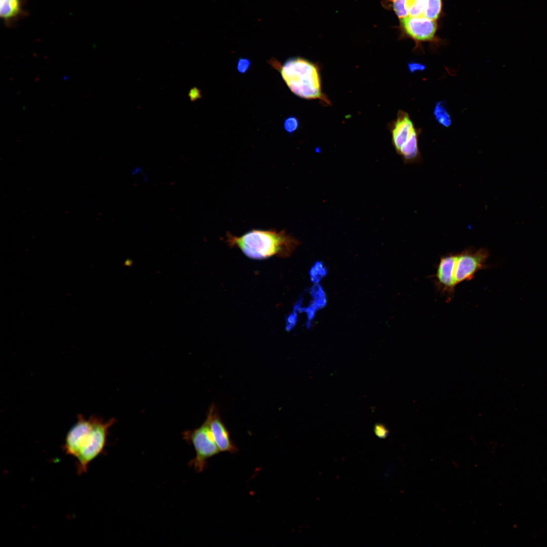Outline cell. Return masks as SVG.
Returning <instances> with one entry per match:
<instances>
[{
	"label": "cell",
	"mask_w": 547,
	"mask_h": 547,
	"mask_svg": "<svg viewBox=\"0 0 547 547\" xmlns=\"http://www.w3.org/2000/svg\"><path fill=\"white\" fill-rule=\"evenodd\" d=\"M114 418L104 420L95 415L86 417L80 414L66 435L63 449L76 459L77 474L87 472L90 463L104 450L109 430Z\"/></svg>",
	"instance_id": "cell-1"
},
{
	"label": "cell",
	"mask_w": 547,
	"mask_h": 547,
	"mask_svg": "<svg viewBox=\"0 0 547 547\" xmlns=\"http://www.w3.org/2000/svg\"><path fill=\"white\" fill-rule=\"evenodd\" d=\"M225 242L230 247L240 249L245 255L254 259H263L273 256L288 257L295 251L300 242L284 230H251L238 237L227 232Z\"/></svg>",
	"instance_id": "cell-2"
},
{
	"label": "cell",
	"mask_w": 547,
	"mask_h": 547,
	"mask_svg": "<svg viewBox=\"0 0 547 547\" xmlns=\"http://www.w3.org/2000/svg\"><path fill=\"white\" fill-rule=\"evenodd\" d=\"M269 64L278 70L290 91L306 99H319L329 104L322 91L319 69L317 65L301 57H291L283 64L271 59Z\"/></svg>",
	"instance_id": "cell-3"
},
{
	"label": "cell",
	"mask_w": 547,
	"mask_h": 547,
	"mask_svg": "<svg viewBox=\"0 0 547 547\" xmlns=\"http://www.w3.org/2000/svg\"><path fill=\"white\" fill-rule=\"evenodd\" d=\"M421 131L415 126L408 113L399 111L391 127L392 141L395 149L406 163H418L422 161L418 144Z\"/></svg>",
	"instance_id": "cell-4"
},
{
	"label": "cell",
	"mask_w": 547,
	"mask_h": 547,
	"mask_svg": "<svg viewBox=\"0 0 547 547\" xmlns=\"http://www.w3.org/2000/svg\"><path fill=\"white\" fill-rule=\"evenodd\" d=\"M183 438L194 448L196 456L189 462L188 465L198 473L203 472L206 468L209 458L220 452L206 420L198 428L183 432Z\"/></svg>",
	"instance_id": "cell-5"
},
{
	"label": "cell",
	"mask_w": 547,
	"mask_h": 547,
	"mask_svg": "<svg viewBox=\"0 0 547 547\" xmlns=\"http://www.w3.org/2000/svg\"><path fill=\"white\" fill-rule=\"evenodd\" d=\"M489 257V251L485 248L475 249L469 247L457 253L453 269L455 286L472 280L478 271L488 268L489 266L487 261Z\"/></svg>",
	"instance_id": "cell-6"
},
{
	"label": "cell",
	"mask_w": 547,
	"mask_h": 547,
	"mask_svg": "<svg viewBox=\"0 0 547 547\" xmlns=\"http://www.w3.org/2000/svg\"><path fill=\"white\" fill-rule=\"evenodd\" d=\"M457 253H450L442 256L433 276L438 292L450 300L454 295L456 286L453 280V269Z\"/></svg>",
	"instance_id": "cell-7"
},
{
	"label": "cell",
	"mask_w": 547,
	"mask_h": 547,
	"mask_svg": "<svg viewBox=\"0 0 547 547\" xmlns=\"http://www.w3.org/2000/svg\"><path fill=\"white\" fill-rule=\"evenodd\" d=\"M402 28L406 34L417 44L420 42L434 41L437 29L436 20L423 16H407L401 19Z\"/></svg>",
	"instance_id": "cell-8"
},
{
	"label": "cell",
	"mask_w": 547,
	"mask_h": 547,
	"mask_svg": "<svg viewBox=\"0 0 547 547\" xmlns=\"http://www.w3.org/2000/svg\"><path fill=\"white\" fill-rule=\"evenodd\" d=\"M206 420L220 452L234 454L238 451V447L231 440L229 432L221 419L218 408L213 403L210 406Z\"/></svg>",
	"instance_id": "cell-9"
},
{
	"label": "cell",
	"mask_w": 547,
	"mask_h": 547,
	"mask_svg": "<svg viewBox=\"0 0 547 547\" xmlns=\"http://www.w3.org/2000/svg\"><path fill=\"white\" fill-rule=\"evenodd\" d=\"M309 294L311 300L308 305L304 307L301 306L297 310V311L299 312L306 314L307 317L306 326L307 328L311 327L317 312L324 308L327 303L326 293L320 283L314 284L311 286Z\"/></svg>",
	"instance_id": "cell-10"
},
{
	"label": "cell",
	"mask_w": 547,
	"mask_h": 547,
	"mask_svg": "<svg viewBox=\"0 0 547 547\" xmlns=\"http://www.w3.org/2000/svg\"><path fill=\"white\" fill-rule=\"evenodd\" d=\"M24 0H1L0 16L7 26L24 16Z\"/></svg>",
	"instance_id": "cell-11"
},
{
	"label": "cell",
	"mask_w": 547,
	"mask_h": 547,
	"mask_svg": "<svg viewBox=\"0 0 547 547\" xmlns=\"http://www.w3.org/2000/svg\"><path fill=\"white\" fill-rule=\"evenodd\" d=\"M445 103L444 101L437 102L434 108L433 114L440 125L448 128L452 125V120L445 105Z\"/></svg>",
	"instance_id": "cell-12"
},
{
	"label": "cell",
	"mask_w": 547,
	"mask_h": 547,
	"mask_svg": "<svg viewBox=\"0 0 547 547\" xmlns=\"http://www.w3.org/2000/svg\"><path fill=\"white\" fill-rule=\"evenodd\" d=\"M442 0H425L422 16L436 20L441 12Z\"/></svg>",
	"instance_id": "cell-13"
},
{
	"label": "cell",
	"mask_w": 547,
	"mask_h": 547,
	"mask_svg": "<svg viewBox=\"0 0 547 547\" xmlns=\"http://www.w3.org/2000/svg\"><path fill=\"white\" fill-rule=\"evenodd\" d=\"M328 273V268L321 261H317L309 271L310 281L314 284L320 283Z\"/></svg>",
	"instance_id": "cell-14"
},
{
	"label": "cell",
	"mask_w": 547,
	"mask_h": 547,
	"mask_svg": "<svg viewBox=\"0 0 547 547\" xmlns=\"http://www.w3.org/2000/svg\"><path fill=\"white\" fill-rule=\"evenodd\" d=\"M425 0H406L408 16L417 17L423 14Z\"/></svg>",
	"instance_id": "cell-15"
},
{
	"label": "cell",
	"mask_w": 547,
	"mask_h": 547,
	"mask_svg": "<svg viewBox=\"0 0 547 547\" xmlns=\"http://www.w3.org/2000/svg\"><path fill=\"white\" fill-rule=\"evenodd\" d=\"M390 5L397 16L400 19L408 16L406 0H389Z\"/></svg>",
	"instance_id": "cell-16"
},
{
	"label": "cell",
	"mask_w": 547,
	"mask_h": 547,
	"mask_svg": "<svg viewBox=\"0 0 547 547\" xmlns=\"http://www.w3.org/2000/svg\"><path fill=\"white\" fill-rule=\"evenodd\" d=\"M302 302L303 299L299 298L294 305L292 312L288 316L286 325L287 330L289 331L292 329L296 324L297 320V311L298 309L302 305Z\"/></svg>",
	"instance_id": "cell-17"
},
{
	"label": "cell",
	"mask_w": 547,
	"mask_h": 547,
	"mask_svg": "<svg viewBox=\"0 0 547 547\" xmlns=\"http://www.w3.org/2000/svg\"><path fill=\"white\" fill-rule=\"evenodd\" d=\"M299 127V120L295 116H289L284 122V129L289 134H293L298 129Z\"/></svg>",
	"instance_id": "cell-18"
},
{
	"label": "cell",
	"mask_w": 547,
	"mask_h": 547,
	"mask_svg": "<svg viewBox=\"0 0 547 547\" xmlns=\"http://www.w3.org/2000/svg\"><path fill=\"white\" fill-rule=\"evenodd\" d=\"M251 61L246 58L239 59L237 63V69L239 73H245L250 68Z\"/></svg>",
	"instance_id": "cell-19"
},
{
	"label": "cell",
	"mask_w": 547,
	"mask_h": 547,
	"mask_svg": "<svg viewBox=\"0 0 547 547\" xmlns=\"http://www.w3.org/2000/svg\"><path fill=\"white\" fill-rule=\"evenodd\" d=\"M374 432L376 435L380 438H385L388 434V429L385 426L381 424H377L374 427Z\"/></svg>",
	"instance_id": "cell-20"
},
{
	"label": "cell",
	"mask_w": 547,
	"mask_h": 547,
	"mask_svg": "<svg viewBox=\"0 0 547 547\" xmlns=\"http://www.w3.org/2000/svg\"><path fill=\"white\" fill-rule=\"evenodd\" d=\"M408 67L411 72H414L416 71L424 70L425 68V66L418 62H412L408 63Z\"/></svg>",
	"instance_id": "cell-21"
},
{
	"label": "cell",
	"mask_w": 547,
	"mask_h": 547,
	"mask_svg": "<svg viewBox=\"0 0 547 547\" xmlns=\"http://www.w3.org/2000/svg\"><path fill=\"white\" fill-rule=\"evenodd\" d=\"M201 97L200 91L198 89H193L190 91V97L196 100Z\"/></svg>",
	"instance_id": "cell-22"
}]
</instances>
